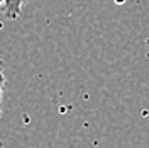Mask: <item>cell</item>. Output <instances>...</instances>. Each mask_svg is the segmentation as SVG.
Here are the masks:
<instances>
[{"label": "cell", "instance_id": "1", "mask_svg": "<svg viewBox=\"0 0 149 148\" xmlns=\"http://www.w3.org/2000/svg\"><path fill=\"white\" fill-rule=\"evenodd\" d=\"M29 2L31 0H3V9H2L3 17L9 19V20L19 19L22 10H24V5L29 4Z\"/></svg>", "mask_w": 149, "mask_h": 148}, {"label": "cell", "instance_id": "4", "mask_svg": "<svg viewBox=\"0 0 149 148\" xmlns=\"http://www.w3.org/2000/svg\"><path fill=\"white\" fill-rule=\"evenodd\" d=\"M2 9H3V0H0V12H2Z\"/></svg>", "mask_w": 149, "mask_h": 148}, {"label": "cell", "instance_id": "2", "mask_svg": "<svg viewBox=\"0 0 149 148\" xmlns=\"http://www.w3.org/2000/svg\"><path fill=\"white\" fill-rule=\"evenodd\" d=\"M3 90H5V75L3 70L0 72V116H2V99H3Z\"/></svg>", "mask_w": 149, "mask_h": 148}, {"label": "cell", "instance_id": "3", "mask_svg": "<svg viewBox=\"0 0 149 148\" xmlns=\"http://www.w3.org/2000/svg\"><path fill=\"white\" fill-rule=\"evenodd\" d=\"M3 70V60H0V72Z\"/></svg>", "mask_w": 149, "mask_h": 148}]
</instances>
